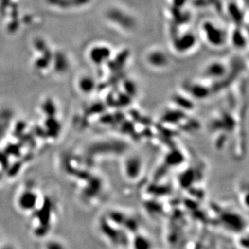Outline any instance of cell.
Returning <instances> with one entry per match:
<instances>
[{"mask_svg":"<svg viewBox=\"0 0 249 249\" xmlns=\"http://www.w3.org/2000/svg\"><path fill=\"white\" fill-rule=\"evenodd\" d=\"M202 33L209 45L214 47H221L225 45L228 37L225 30L213 22H205L202 24Z\"/></svg>","mask_w":249,"mask_h":249,"instance_id":"obj_1","label":"cell"},{"mask_svg":"<svg viewBox=\"0 0 249 249\" xmlns=\"http://www.w3.org/2000/svg\"><path fill=\"white\" fill-rule=\"evenodd\" d=\"M226 70L227 69L225 66L222 62L215 61V62H212L207 66V68L205 70V74L208 78H221L225 74Z\"/></svg>","mask_w":249,"mask_h":249,"instance_id":"obj_6","label":"cell"},{"mask_svg":"<svg viewBox=\"0 0 249 249\" xmlns=\"http://www.w3.org/2000/svg\"><path fill=\"white\" fill-rule=\"evenodd\" d=\"M112 55L111 48L105 45H97L90 52V58L94 64L104 65L110 60Z\"/></svg>","mask_w":249,"mask_h":249,"instance_id":"obj_3","label":"cell"},{"mask_svg":"<svg viewBox=\"0 0 249 249\" xmlns=\"http://www.w3.org/2000/svg\"><path fill=\"white\" fill-rule=\"evenodd\" d=\"M107 17L111 23L124 30H132L136 26V21L132 15L118 7L109 9Z\"/></svg>","mask_w":249,"mask_h":249,"instance_id":"obj_2","label":"cell"},{"mask_svg":"<svg viewBox=\"0 0 249 249\" xmlns=\"http://www.w3.org/2000/svg\"><path fill=\"white\" fill-rule=\"evenodd\" d=\"M147 62L155 69H164L169 64V57L162 50H154L147 55Z\"/></svg>","mask_w":249,"mask_h":249,"instance_id":"obj_4","label":"cell"},{"mask_svg":"<svg viewBox=\"0 0 249 249\" xmlns=\"http://www.w3.org/2000/svg\"><path fill=\"white\" fill-rule=\"evenodd\" d=\"M196 43V38L192 33H185L179 36L174 41V47L178 52L186 53L191 51Z\"/></svg>","mask_w":249,"mask_h":249,"instance_id":"obj_5","label":"cell"},{"mask_svg":"<svg viewBox=\"0 0 249 249\" xmlns=\"http://www.w3.org/2000/svg\"><path fill=\"white\" fill-rule=\"evenodd\" d=\"M232 41L233 45H235L236 47H244L245 43V38L242 33L240 32H235V33L232 35Z\"/></svg>","mask_w":249,"mask_h":249,"instance_id":"obj_7","label":"cell"}]
</instances>
